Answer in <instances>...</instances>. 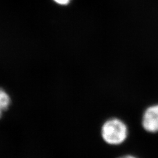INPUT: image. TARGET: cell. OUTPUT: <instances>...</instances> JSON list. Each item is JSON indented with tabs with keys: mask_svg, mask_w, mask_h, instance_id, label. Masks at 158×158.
Masks as SVG:
<instances>
[{
	"mask_svg": "<svg viewBox=\"0 0 158 158\" xmlns=\"http://www.w3.org/2000/svg\"><path fill=\"white\" fill-rule=\"evenodd\" d=\"M127 135V125L118 118L108 120L102 126V138L107 144L111 145L120 144L126 140Z\"/></svg>",
	"mask_w": 158,
	"mask_h": 158,
	"instance_id": "obj_1",
	"label": "cell"
},
{
	"mask_svg": "<svg viewBox=\"0 0 158 158\" xmlns=\"http://www.w3.org/2000/svg\"><path fill=\"white\" fill-rule=\"evenodd\" d=\"M142 125L148 132H158V105L150 106L145 111L142 117Z\"/></svg>",
	"mask_w": 158,
	"mask_h": 158,
	"instance_id": "obj_2",
	"label": "cell"
},
{
	"mask_svg": "<svg viewBox=\"0 0 158 158\" xmlns=\"http://www.w3.org/2000/svg\"><path fill=\"white\" fill-rule=\"evenodd\" d=\"M10 103H11V98H10L8 94L0 88V118L2 117L3 112L6 111L9 108Z\"/></svg>",
	"mask_w": 158,
	"mask_h": 158,
	"instance_id": "obj_3",
	"label": "cell"
},
{
	"mask_svg": "<svg viewBox=\"0 0 158 158\" xmlns=\"http://www.w3.org/2000/svg\"><path fill=\"white\" fill-rule=\"evenodd\" d=\"M53 1L57 4L62 5V6H65L70 2V0H53Z\"/></svg>",
	"mask_w": 158,
	"mask_h": 158,
	"instance_id": "obj_4",
	"label": "cell"
},
{
	"mask_svg": "<svg viewBox=\"0 0 158 158\" xmlns=\"http://www.w3.org/2000/svg\"><path fill=\"white\" fill-rule=\"evenodd\" d=\"M118 158H136L135 156H132L131 155H127V156H122L121 157H118Z\"/></svg>",
	"mask_w": 158,
	"mask_h": 158,
	"instance_id": "obj_5",
	"label": "cell"
}]
</instances>
